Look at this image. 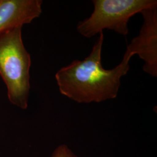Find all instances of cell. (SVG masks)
Here are the masks:
<instances>
[{"label":"cell","instance_id":"6da1fadb","mask_svg":"<svg viewBox=\"0 0 157 157\" xmlns=\"http://www.w3.org/2000/svg\"><path fill=\"white\" fill-rule=\"evenodd\" d=\"M93 45L90 55L83 60H74L56 74L61 94L78 103L101 102L115 98L121 86V79L130 69L132 57L124 54L116 67L107 70L102 67L101 53L103 32Z\"/></svg>","mask_w":157,"mask_h":157},{"label":"cell","instance_id":"7a4b0ae2","mask_svg":"<svg viewBox=\"0 0 157 157\" xmlns=\"http://www.w3.org/2000/svg\"><path fill=\"white\" fill-rule=\"evenodd\" d=\"M22 26L0 32V75L6 83L9 101L26 109L30 91L31 58L25 47Z\"/></svg>","mask_w":157,"mask_h":157},{"label":"cell","instance_id":"3957f363","mask_svg":"<svg viewBox=\"0 0 157 157\" xmlns=\"http://www.w3.org/2000/svg\"><path fill=\"white\" fill-rule=\"evenodd\" d=\"M94 11L90 17L80 21L77 30L91 38L105 29L121 35L129 34L130 19L138 13L157 4L156 0H93Z\"/></svg>","mask_w":157,"mask_h":157},{"label":"cell","instance_id":"277c9868","mask_svg":"<svg viewBox=\"0 0 157 157\" xmlns=\"http://www.w3.org/2000/svg\"><path fill=\"white\" fill-rule=\"evenodd\" d=\"M144 22L139 34L132 40L124 54L137 55L144 61L143 71L157 77V4L141 12Z\"/></svg>","mask_w":157,"mask_h":157},{"label":"cell","instance_id":"5b68a950","mask_svg":"<svg viewBox=\"0 0 157 157\" xmlns=\"http://www.w3.org/2000/svg\"><path fill=\"white\" fill-rule=\"evenodd\" d=\"M41 0H0V32L32 22L42 12Z\"/></svg>","mask_w":157,"mask_h":157},{"label":"cell","instance_id":"8992f818","mask_svg":"<svg viewBox=\"0 0 157 157\" xmlns=\"http://www.w3.org/2000/svg\"><path fill=\"white\" fill-rule=\"evenodd\" d=\"M50 157H80L66 144H61L55 148Z\"/></svg>","mask_w":157,"mask_h":157}]
</instances>
